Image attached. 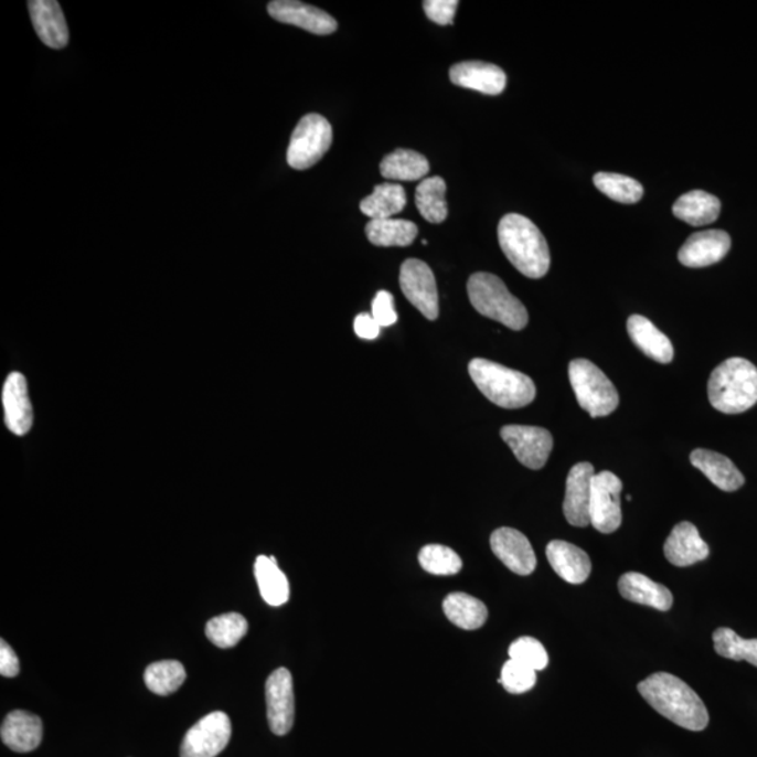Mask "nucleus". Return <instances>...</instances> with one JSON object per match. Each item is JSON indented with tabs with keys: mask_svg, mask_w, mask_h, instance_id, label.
Segmentation results:
<instances>
[{
	"mask_svg": "<svg viewBox=\"0 0 757 757\" xmlns=\"http://www.w3.org/2000/svg\"><path fill=\"white\" fill-rule=\"evenodd\" d=\"M639 692L655 712L679 727L689 731L707 728L710 717L703 700L687 683L671 673H653L639 683Z\"/></svg>",
	"mask_w": 757,
	"mask_h": 757,
	"instance_id": "obj_1",
	"label": "nucleus"
},
{
	"mask_svg": "<svg viewBox=\"0 0 757 757\" xmlns=\"http://www.w3.org/2000/svg\"><path fill=\"white\" fill-rule=\"evenodd\" d=\"M498 242L513 267L527 278H543L550 269L546 238L526 216L508 214L498 225Z\"/></svg>",
	"mask_w": 757,
	"mask_h": 757,
	"instance_id": "obj_2",
	"label": "nucleus"
},
{
	"mask_svg": "<svg viewBox=\"0 0 757 757\" xmlns=\"http://www.w3.org/2000/svg\"><path fill=\"white\" fill-rule=\"evenodd\" d=\"M708 401L719 413L740 414L757 403V367L744 358H729L708 381Z\"/></svg>",
	"mask_w": 757,
	"mask_h": 757,
	"instance_id": "obj_3",
	"label": "nucleus"
},
{
	"mask_svg": "<svg viewBox=\"0 0 757 757\" xmlns=\"http://www.w3.org/2000/svg\"><path fill=\"white\" fill-rule=\"evenodd\" d=\"M469 373L477 388L497 406L522 408L535 401V383L525 373L481 358L470 362Z\"/></svg>",
	"mask_w": 757,
	"mask_h": 757,
	"instance_id": "obj_4",
	"label": "nucleus"
},
{
	"mask_svg": "<svg viewBox=\"0 0 757 757\" xmlns=\"http://www.w3.org/2000/svg\"><path fill=\"white\" fill-rule=\"evenodd\" d=\"M471 305L486 318L500 321L508 329H525L529 314L520 299L513 297L507 285L494 274L476 273L468 282Z\"/></svg>",
	"mask_w": 757,
	"mask_h": 757,
	"instance_id": "obj_5",
	"label": "nucleus"
},
{
	"mask_svg": "<svg viewBox=\"0 0 757 757\" xmlns=\"http://www.w3.org/2000/svg\"><path fill=\"white\" fill-rule=\"evenodd\" d=\"M572 383L578 404L590 417L609 416L619 407V393L614 383L588 360H574L568 366Z\"/></svg>",
	"mask_w": 757,
	"mask_h": 757,
	"instance_id": "obj_6",
	"label": "nucleus"
},
{
	"mask_svg": "<svg viewBox=\"0 0 757 757\" xmlns=\"http://www.w3.org/2000/svg\"><path fill=\"white\" fill-rule=\"evenodd\" d=\"M333 143V128L319 114H308L300 119L290 137L287 159L290 168L306 170L324 157Z\"/></svg>",
	"mask_w": 757,
	"mask_h": 757,
	"instance_id": "obj_7",
	"label": "nucleus"
},
{
	"mask_svg": "<svg viewBox=\"0 0 757 757\" xmlns=\"http://www.w3.org/2000/svg\"><path fill=\"white\" fill-rule=\"evenodd\" d=\"M623 483L611 471H600L593 480V494H590V525L596 531L609 535L621 525L620 494Z\"/></svg>",
	"mask_w": 757,
	"mask_h": 757,
	"instance_id": "obj_8",
	"label": "nucleus"
},
{
	"mask_svg": "<svg viewBox=\"0 0 757 757\" xmlns=\"http://www.w3.org/2000/svg\"><path fill=\"white\" fill-rule=\"evenodd\" d=\"M232 723L226 713L205 715L191 727L181 744V757H216L230 744Z\"/></svg>",
	"mask_w": 757,
	"mask_h": 757,
	"instance_id": "obj_9",
	"label": "nucleus"
},
{
	"mask_svg": "<svg viewBox=\"0 0 757 757\" xmlns=\"http://www.w3.org/2000/svg\"><path fill=\"white\" fill-rule=\"evenodd\" d=\"M401 287L408 302L418 309L428 320L439 316V297L437 281L433 269L417 258H408L401 269Z\"/></svg>",
	"mask_w": 757,
	"mask_h": 757,
	"instance_id": "obj_10",
	"label": "nucleus"
},
{
	"mask_svg": "<svg viewBox=\"0 0 757 757\" xmlns=\"http://www.w3.org/2000/svg\"><path fill=\"white\" fill-rule=\"evenodd\" d=\"M501 438L505 440L516 459L527 469L541 470L552 454V434L541 427L507 425L501 429Z\"/></svg>",
	"mask_w": 757,
	"mask_h": 757,
	"instance_id": "obj_11",
	"label": "nucleus"
},
{
	"mask_svg": "<svg viewBox=\"0 0 757 757\" xmlns=\"http://www.w3.org/2000/svg\"><path fill=\"white\" fill-rule=\"evenodd\" d=\"M269 728L278 736L289 734L295 721L294 679L287 668H279L266 683Z\"/></svg>",
	"mask_w": 757,
	"mask_h": 757,
	"instance_id": "obj_12",
	"label": "nucleus"
},
{
	"mask_svg": "<svg viewBox=\"0 0 757 757\" xmlns=\"http://www.w3.org/2000/svg\"><path fill=\"white\" fill-rule=\"evenodd\" d=\"M595 468L583 461L569 470L563 511L565 520L573 526L587 527L590 525V494H593V480Z\"/></svg>",
	"mask_w": 757,
	"mask_h": 757,
	"instance_id": "obj_13",
	"label": "nucleus"
},
{
	"mask_svg": "<svg viewBox=\"0 0 757 757\" xmlns=\"http://www.w3.org/2000/svg\"><path fill=\"white\" fill-rule=\"evenodd\" d=\"M492 553L501 563L518 575H531L535 572L537 559L531 542L520 531L512 527H500L492 533Z\"/></svg>",
	"mask_w": 757,
	"mask_h": 757,
	"instance_id": "obj_14",
	"label": "nucleus"
},
{
	"mask_svg": "<svg viewBox=\"0 0 757 757\" xmlns=\"http://www.w3.org/2000/svg\"><path fill=\"white\" fill-rule=\"evenodd\" d=\"M268 13L277 22L297 25L299 29L318 35L333 34L339 24L334 18L319 8L297 0H274L268 4Z\"/></svg>",
	"mask_w": 757,
	"mask_h": 757,
	"instance_id": "obj_15",
	"label": "nucleus"
},
{
	"mask_svg": "<svg viewBox=\"0 0 757 757\" xmlns=\"http://www.w3.org/2000/svg\"><path fill=\"white\" fill-rule=\"evenodd\" d=\"M731 250L727 232L713 230L694 233L679 250V262L691 268H703L717 264Z\"/></svg>",
	"mask_w": 757,
	"mask_h": 757,
	"instance_id": "obj_16",
	"label": "nucleus"
},
{
	"mask_svg": "<svg viewBox=\"0 0 757 757\" xmlns=\"http://www.w3.org/2000/svg\"><path fill=\"white\" fill-rule=\"evenodd\" d=\"M4 422L14 435L23 437L33 427L34 414L31 406L28 382L20 372L10 373L2 391Z\"/></svg>",
	"mask_w": 757,
	"mask_h": 757,
	"instance_id": "obj_17",
	"label": "nucleus"
},
{
	"mask_svg": "<svg viewBox=\"0 0 757 757\" xmlns=\"http://www.w3.org/2000/svg\"><path fill=\"white\" fill-rule=\"evenodd\" d=\"M449 76L454 85L489 96L501 95L507 86L505 72L500 66L487 62H460L450 67Z\"/></svg>",
	"mask_w": 757,
	"mask_h": 757,
	"instance_id": "obj_18",
	"label": "nucleus"
},
{
	"mask_svg": "<svg viewBox=\"0 0 757 757\" xmlns=\"http://www.w3.org/2000/svg\"><path fill=\"white\" fill-rule=\"evenodd\" d=\"M29 10L39 39L50 49H65L70 43V29L61 4L55 0H30Z\"/></svg>",
	"mask_w": 757,
	"mask_h": 757,
	"instance_id": "obj_19",
	"label": "nucleus"
},
{
	"mask_svg": "<svg viewBox=\"0 0 757 757\" xmlns=\"http://www.w3.org/2000/svg\"><path fill=\"white\" fill-rule=\"evenodd\" d=\"M663 553L676 567H689L708 557L710 548L691 522L678 523L667 539Z\"/></svg>",
	"mask_w": 757,
	"mask_h": 757,
	"instance_id": "obj_20",
	"label": "nucleus"
},
{
	"mask_svg": "<svg viewBox=\"0 0 757 757\" xmlns=\"http://www.w3.org/2000/svg\"><path fill=\"white\" fill-rule=\"evenodd\" d=\"M3 744L18 754H29L43 740V721L24 710H15L3 719L0 729Z\"/></svg>",
	"mask_w": 757,
	"mask_h": 757,
	"instance_id": "obj_21",
	"label": "nucleus"
},
{
	"mask_svg": "<svg viewBox=\"0 0 757 757\" xmlns=\"http://www.w3.org/2000/svg\"><path fill=\"white\" fill-rule=\"evenodd\" d=\"M546 556L559 578L568 584H584L593 572V563L583 548L563 541L548 543Z\"/></svg>",
	"mask_w": 757,
	"mask_h": 757,
	"instance_id": "obj_22",
	"label": "nucleus"
},
{
	"mask_svg": "<svg viewBox=\"0 0 757 757\" xmlns=\"http://www.w3.org/2000/svg\"><path fill=\"white\" fill-rule=\"evenodd\" d=\"M627 331L642 354L660 362V364H669L673 361L675 350H673L671 340L644 316L632 314L627 321Z\"/></svg>",
	"mask_w": 757,
	"mask_h": 757,
	"instance_id": "obj_23",
	"label": "nucleus"
},
{
	"mask_svg": "<svg viewBox=\"0 0 757 757\" xmlns=\"http://www.w3.org/2000/svg\"><path fill=\"white\" fill-rule=\"evenodd\" d=\"M691 461L719 490L733 492L745 484V477L727 456L707 449L693 450Z\"/></svg>",
	"mask_w": 757,
	"mask_h": 757,
	"instance_id": "obj_24",
	"label": "nucleus"
},
{
	"mask_svg": "<svg viewBox=\"0 0 757 757\" xmlns=\"http://www.w3.org/2000/svg\"><path fill=\"white\" fill-rule=\"evenodd\" d=\"M619 590L625 599L657 610L667 611L673 605L671 590L640 573L625 574L619 579Z\"/></svg>",
	"mask_w": 757,
	"mask_h": 757,
	"instance_id": "obj_25",
	"label": "nucleus"
},
{
	"mask_svg": "<svg viewBox=\"0 0 757 757\" xmlns=\"http://www.w3.org/2000/svg\"><path fill=\"white\" fill-rule=\"evenodd\" d=\"M673 215L692 226L710 225L718 220L721 202L717 196L694 190L691 193L679 196L673 204Z\"/></svg>",
	"mask_w": 757,
	"mask_h": 757,
	"instance_id": "obj_26",
	"label": "nucleus"
},
{
	"mask_svg": "<svg viewBox=\"0 0 757 757\" xmlns=\"http://www.w3.org/2000/svg\"><path fill=\"white\" fill-rule=\"evenodd\" d=\"M258 589L269 606H282L289 600V583L278 567L277 558L258 556L254 564Z\"/></svg>",
	"mask_w": 757,
	"mask_h": 757,
	"instance_id": "obj_27",
	"label": "nucleus"
},
{
	"mask_svg": "<svg viewBox=\"0 0 757 757\" xmlns=\"http://www.w3.org/2000/svg\"><path fill=\"white\" fill-rule=\"evenodd\" d=\"M407 194L401 184H377L375 190L366 199L362 200L360 209L362 214L371 220H391L406 209Z\"/></svg>",
	"mask_w": 757,
	"mask_h": 757,
	"instance_id": "obj_28",
	"label": "nucleus"
},
{
	"mask_svg": "<svg viewBox=\"0 0 757 757\" xmlns=\"http://www.w3.org/2000/svg\"><path fill=\"white\" fill-rule=\"evenodd\" d=\"M444 611L450 623L463 630L480 629L489 617V610L483 601L463 593L446 596Z\"/></svg>",
	"mask_w": 757,
	"mask_h": 757,
	"instance_id": "obj_29",
	"label": "nucleus"
},
{
	"mask_svg": "<svg viewBox=\"0 0 757 757\" xmlns=\"http://www.w3.org/2000/svg\"><path fill=\"white\" fill-rule=\"evenodd\" d=\"M429 162L416 150L397 149L381 163V174L386 180L417 181L428 174Z\"/></svg>",
	"mask_w": 757,
	"mask_h": 757,
	"instance_id": "obj_30",
	"label": "nucleus"
},
{
	"mask_svg": "<svg viewBox=\"0 0 757 757\" xmlns=\"http://www.w3.org/2000/svg\"><path fill=\"white\" fill-rule=\"evenodd\" d=\"M366 237L378 247H407L418 235L416 223L406 220H371L365 227Z\"/></svg>",
	"mask_w": 757,
	"mask_h": 757,
	"instance_id": "obj_31",
	"label": "nucleus"
},
{
	"mask_svg": "<svg viewBox=\"0 0 757 757\" xmlns=\"http://www.w3.org/2000/svg\"><path fill=\"white\" fill-rule=\"evenodd\" d=\"M446 183L443 178L424 179L416 190V205L424 220L443 223L448 217L446 204Z\"/></svg>",
	"mask_w": 757,
	"mask_h": 757,
	"instance_id": "obj_32",
	"label": "nucleus"
},
{
	"mask_svg": "<svg viewBox=\"0 0 757 757\" xmlns=\"http://www.w3.org/2000/svg\"><path fill=\"white\" fill-rule=\"evenodd\" d=\"M186 673L183 663L179 661H159L150 663L145 671V684L150 692L158 696H169L178 692L185 682Z\"/></svg>",
	"mask_w": 757,
	"mask_h": 757,
	"instance_id": "obj_33",
	"label": "nucleus"
},
{
	"mask_svg": "<svg viewBox=\"0 0 757 757\" xmlns=\"http://www.w3.org/2000/svg\"><path fill=\"white\" fill-rule=\"evenodd\" d=\"M248 623L245 617L238 614H226L214 617L205 627V635L212 644L223 648H232L247 635Z\"/></svg>",
	"mask_w": 757,
	"mask_h": 757,
	"instance_id": "obj_34",
	"label": "nucleus"
},
{
	"mask_svg": "<svg viewBox=\"0 0 757 757\" xmlns=\"http://www.w3.org/2000/svg\"><path fill=\"white\" fill-rule=\"evenodd\" d=\"M594 183L596 189L601 191L610 200L621 202V204H636L644 195V189L639 181L617 173L595 174Z\"/></svg>",
	"mask_w": 757,
	"mask_h": 757,
	"instance_id": "obj_35",
	"label": "nucleus"
},
{
	"mask_svg": "<svg viewBox=\"0 0 757 757\" xmlns=\"http://www.w3.org/2000/svg\"><path fill=\"white\" fill-rule=\"evenodd\" d=\"M713 640L714 650L718 655L733 661H746L757 667V639L745 640L734 630L721 627L714 631Z\"/></svg>",
	"mask_w": 757,
	"mask_h": 757,
	"instance_id": "obj_36",
	"label": "nucleus"
},
{
	"mask_svg": "<svg viewBox=\"0 0 757 757\" xmlns=\"http://www.w3.org/2000/svg\"><path fill=\"white\" fill-rule=\"evenodd\" d=\"M419 565L434 575H456L460 572L461 558L452 548L443 544H428L418 554Z\"/></svg>",
	"mask_w": 757,
	"mask_h": 757,
	"instance_id": "obj_37",
	"label": "nucleus"
},
{
	"mask_svg": "<svg viewBox=\"0 0 757 757\" xmlns=\"http://www.w3.org/2000/svg\"><path fill=\"white\" fill-rule=\"evenodd\" d=\"M508 653H510V660L521 662L536 672L543 671L548 665L546 648L532 637H521L513 641Z\"/></svg>",
	"mask_w": 757,
	"mask_h": 757,
	"instance_id": "obj_38",
	"label": "nucleus"
},
{
	"mask_svg": "<svg viewBox=\"0 0 757 757\" xmlns=\"http://www.w3.org/2000/svg\"><path fill=\"white\" fill-rule=\"evenodd\" d=\"M536 671L518 661H507L502 667L500 682L508 693L521 694L535 687Z\"/></svg>",
	"mask_w": 757,
	"mask_h": 757,
	"instance_id": "obj_39",
	"label": "nucleus"
},
{
	"mask_svg": "<svg viewBox=\"0 0 757 757\" xmlns=\"http://www.w3.org/2000/svg\"><path fill=\"white\" fill-rule=\"evenodd\" d=\"M424 12L431 22L439 25L454 24L458 0H425Z\"/></svg>",
	"mask_w": 757,
	"mask_h": 757,
	"instance_id": "obj_40",
	"label": "nucleus"
},
{
	"mask_svg": "<svg viewBox=\"0 0 757 757\" xmlns=\"http://www.w3.org/2000/svg\"><path fill=\"white\" fill-rule=\"evenodd\" d=\"M372 316L381 327L393 326L397 321L396 309H394V298L387 290L376 294L372 302Z\"/></svg>",
	"mask_w": 757,
	"mask_h": 757,
	"instance_id": "obj_41",
	"label": "nucleus"
},
{
	"mask_svg": "<svg viewBox=\"0 0 757 757\" xmlns=\"http://www.w3.org/2000/svg\"><path fill=\"white\" fill-rule=\"evenodd\" d=\"M20 672L19 658L7 641H0V673L4 678L18 676Z\"/></svg>",
	"mask_w": 757,
	"mask_h": 757,
	"instance_id": "obj_42",
	"label": "nucleus"
},
{
	"mask_svg": "<svg viewBox=\"0 0 757 757\" xmlns=\"http://www.w3.org/2000/svg\"><path fill=\"white\" fill-rule=\"evenodd\" d=\"M354 330L362 340H375L381 334V326L376 323L372 314H358L354 321Z\"/></svg>",
	"mask_w": 757,
	"mask_h": 757,
	"instance_id": "obj_43",
	"label": "nucleus"
}]
</instances>
